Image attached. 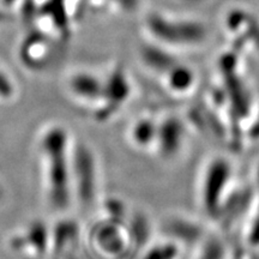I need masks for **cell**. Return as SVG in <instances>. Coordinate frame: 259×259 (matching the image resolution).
Here are the masks:
<instances>
[{
	"label": "cell",
	"mask_w": 259,
	"mask_h": 259,
	"mask_svg": "<svg viewBox=\"0 0 259 259\" xmlns=\"http://www.w3.org/2000/svg\"><path fill=\"white\" fill-rule=\"evenodd\" d=\"M65 135L63 131H52L44 139V155L50 157L46 161V180L50 184L51 203L56 206H64L66 204L67 168L64 158Z\"/></svg>",
	"instance_id": "cell-1"
}]
</instances>
